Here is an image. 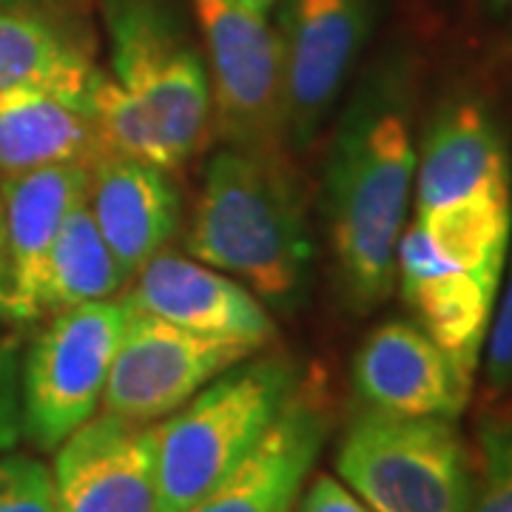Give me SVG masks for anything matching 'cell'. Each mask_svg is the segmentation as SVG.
Returning <instances> with one entry per match:
<instances>
[{
    "label": "cell",
    "mask_w": 512,
    "mask_h": 512,
    "mask_svg": "<svg viewBox=\"0 0 512 512\" xmlns=\"http://www.w3.org/2000/svg\"><path fill=\"white\" fill-rule=\"evenodd\" d=\"M413 183V83L402 60H387L353 94L325 171L330 248L353 311H373L393 293Z\"/></svg>",
    "instance_id": "obj_1"
},
{
    "label": "cell",
    "mask_w": 512,
    "mask_h": 512,
    "mask_svg": "<svg viewBox=\"0 0 512 512\" xmlns=\"http://www.w3.org/2000/svg\"><path fill=\"white\" fill-rule=\"evenodd\" d=\"M185 248L239 279L271 308L302 296L311 237L299 188L282 154L222 148L205 168Z\"/></svg>",
    "instance_id": "obj_2"
},
{
    "label": "cell",
    "mask_w": 512,
    "mask_h": 512,
    "mask_svg": "<svg viewBox=\"0 0 512 512\" xmlns=\"http://www.w3.org/2000/svg\"><path fill=\"white\" fill-rule=\"evenodd\" d=\"M302 387L288 356L245 359L157 421L160 512H183L274 427Z\"/></svg>",
    "instance_id": "obj_3"
},
{
    "label": "cell",
    "mask_w": 512,
    "mask_h": 512,
    "mask_svg": "<svg viewBox=\"0 0 512 512\" xmlns=\"http://www.w3.org/2000/svg\"><path fill=\"white\" fill-rule=\"evenodd\" d=\"M336 476L373 512H470L476 461L453 419L367 410L336 450Z\"/></svg>",
    "instance_id": "obj_4"
},
{
    "label": "cell",
    "mask_w": 512,
    "mask_h": 512,
    "mask_svg": "<svg viewBox=\"0 0 512 512\" xmlns=\"http://www.w3.org/2000/svg\"><path fill=\"white\" fill-rule=\"evenodd\" d=\"M103 20L111 77L143 106L177 168L211 126L205 60L168 0H103Z\"/></svg>",
    "instance_id": "obj_5"
},
{
    "label": "cell",
    "mask_w": 512,
    "mask_h": 512,
    "mask_svg": "<svg viewBox=\"0 0 512 512\" xmlns=\"http://www.w3.org/2000/svg\"><path fill=\"white\" fill-rule=\"evenodd\" d=\"M126 325V302H89L40 330L20 370L23 433L52 453L77 427L97 416L111 362Z\"/></svg>",
    "instance_id": "obj_6"
},
{
    "label": "cell",
    "mask_w": 512,
    "mask_h": 512,
    "mask_svg": "<svg viewBox=\"0 0 512 512\" xmlns=\"http://www.w3.org/2000/svg\"><path fill=\"white\" fill-rule=\"evenodd\" d=\"M200 26L211 114L228 148L282 154L285 74L282 43L268 18L254 15L239 0H191Z\"/></svg>",
    "instance_id": "obj_7"
},
{
    "label": "cell",
    "mask_w": 512,
    "mask_h": 512,
    "mask_svg": "<svg viewBox=\"0 0 512 512\" xmlns=\"http://www.w3.org/2000/svg\"><path fill=\"white\" fill-rule=\"evenodd\" d=\"M254 345L177 328L126 305L103 407L134 421H163L225 370L251 359Z\"/></svg>",
    "instance_id": "obj_8"
},
{
    "label": "cell",
    "mask_w": 512,
    "mask_h": 512,
    "mask_svg": "<svg viewBox=\"0 0 512 512\" xmlns=\"http://www.w3.org/2000/svg\"><path fill=\"white\" fill-rule=\"evenodd\" d=\"M373 0H279L288 146L308 148L370 35Z\"/></svg>",
    "instance_id": "obj_9"
},
{
    "label": "cell",
    "mask_w": 512,
    "mask_h": 512,
    "mask_svg": "<svg viewBox=\"0 0 512 512\" xmlns=\"http://www.w3.org/2000/svg\"><path fill=\"white\" fill-rule=\"evenodd\" d=\"M57 512H160L157 421L100 413L55 450Z\"/></svg>",
    "instance_id": "obj_10"
},
{
    "label": "cell",
    "mask_w": 512,
    "mask_h": 512,
    "mask_svg": "<svg viewBox=\"0 0 512 512\" xmlns=\"http://www.w3.org/2000/svg\"><path fill=\"white\" fill-rule=\"evenodd\" d=\"M128 308L151 313L177 328L262 348L276 336L268 305L239 279L194 256L160 254L131 276Z\"/></svg>",
    "instance_id": "obj_11"
},
{
    "label": "cell",
    "mask_w": 512,
    "mask_h": 512,
    "mask_svg": "<svg viewBox=\"0 0 512 512\" xmlns=\"http://www.w3.org/2000/svg\"><path fill=\"white\" fill-rule=\"evenodd\" d=\"M396 279L407 308L458 373L473 382L490 336L498 291L447 262L419 222L404 225L396 248Z\"/></svg>",
    "instance_id": "obj_12"
},
{
    "label": "cell",
    "mask_w": 512,
    "mask_h": 512,
    "mask_svg": "<svg viewBox=\"0 0 512 512\" xmlns=\"http://www.w3.org/2000/svg\"><path fill=\"white\" fill-rule=\"evenodd\" d=\"M353 387L376 413L456 421L470 402L473 382L416 322L396 319L373 330L356 350Z\"/></svg>",
    "instance_id": "obj_13"
},
{
    "label": "cell",
    "mask_w": 512,
    "mask_h": 512,
    "mask_svg": "<svg viewBox=\"0 0 512 512\" xmlns=\"http://www.w3.org/2000/svg\"><path fill=\"white\" fill-rule=\"evenodd\" d=\"M328 439V410L299 393L237 467L183 512H293Z\"/></svg>",
    "instance_id": "obj_14"
},
{
    "label": "cell",
    "mask_w": 512,
    "mask_h": 512,
    "mask_svg": "<svg viewBox=\"0 0 512 512\" xmlns=\"http://www.w3.org/2000/svg\"><path fill=\"white\" fill-rule=\"evenodd\" d=\"M6 208V316L32 322L43 316V285L57 231L89 191L86 165H46L35 171L3 174Z\"/></svg>",
    "instance_id": "obj_15"
},
{
    "label": "cell",
    "mask_w": 512,
    "mask_h": 512,
    "mask_svg": "<svg viewBox=\"0 0 512 512\" xmlns=\"http://www.w3.org/2000/svg\"><path fill=\"white\" fill-rule=\"evenodd\" d=\"M416 214L481 194H512L501 126L478 97H453L427 123L416 151Z\"/></svg>",
    "instance_id": "obj_16"
},
{
    "label": "cell",
    "mask_w": 512,
    "mask_h": 512,
    "mask_svg": "<svg viewBox=\"0 0 512 512\" xmlns=\"http://www.w3.org/2000/svg\"><path fill=\"white\" fill-rule=\"evenodd\" d=\"M89 208L128 279L180 225V191L168 171L123 154H100L89 165Z\"/></svg>",
    "instance_id": "obj_17"
},
{
    "label": "cell",
    "mask_w": 512,
    "mask_h": 512,
    "mask_svg": "<svg viewBox=\"0 0 512 512\" xmlns=\"http://www.w3.org/2000/svg\"><path fill=\"white\" fill-rule=\"evenodd\" d=\"M103 154L86 103L49 89L0 92V174L89 165Z\"/></svg>",
    "instance_id": "obj_18"
},
{
    "label": "cell",
    "mask_w": 512,
    "mask_h": 512,
    "mask_svg": "<svg viewBox=\"0 0 512 512\" xmlns=\"http://www.w3.org/2000/svg\"><path fill=\"white\" fill-rule=\"evenodd\" d=\"M100 66L72 32L29 9H0V92L49 89L86 103Z\"/></svg>",
    "instance_id": "obj_19"
},
{
    "label": "cell",
    "mask_w": 512,
    "mask_h": 512,
    "mask_svg": "<svg viewBox=\"0 0 512 512\" xmlns=\"http://www.w3.org/2000/svg\"><path fill=\"white\" fill-rule=\"evenodd\" d=\"M447 262L501 288L512 245V194H481L413 214Z\"/></svg>",
    "instance_id": "obj_20"
},
{
    "label": "cell",
    "mask_w": 512,
    "mask_h": 512,
    "mask_svg": "<svg viewBox=\"0 0 512 512\" xmlns=\"http://www.w3.org/2000/svg\"><path fill=\"white\" fill-rule=\"evenodd\" d=\"M126 282V271L94 220L89 208V191H86V197L74 202V208L66 214L52 245L43 299H40L43 313L103 302L111 299Z\"/></svg>",
    "instance_id": "obj_21"
},
{
    "label": "cell",
    "mask_w": 512,
    "mask_h": 512,
    "mask_svg": "<svg viewBox=\"0 0 512 512\" xmlns=\"http://www.w3.org/2000/svg\"><path fill=\"white\" fill-rule=\"evenodd\" d=\"M86 111L100 137L103 154H123L174 171V163L143 106L103 69L97 72L89 89Z\"/></svg>",
    "instance_id": "obj_22"
},
{
    "label": "cell",
    "mask_w": 512,
    "mask_h": 512,
    "mask_svg": "<svg viewBox=\"0 0 512 512\" xmlns=\"http://www.w3.org/2000/svg\"><path fill=\"white\" fill-rule=\"evenodd\" d=\"M481 464L470 512H512V419L481 430Z\"/></svg>",
    "instance_id": "obj_23"
},
{
    "label": "cell",
    "mask_w": 512,
    "mask_h": 512,
    "mask_svg": "<svg viewBox=\"0 0 512 512\" xmlns=\"http://www.w3.org/2000/svg\"><path fill=\"white\" fill-rule=\"evenodd\" d=\"M0 512H57L52 467L23 453H0Z\"/></svg>",
    "instance_id": "obj_24"
},
{
    "label": "cell",
    "mask_w": 512,
    "mask_h": 512,
    "mask_svg": "<svg viewBox=\"0 0 512 512\" xmlns=\"http://www.w3.org/2000/svg\"><path fill=\"white\" fill-rule=\"evenodd\" d=\"M484 376L487 387L493 393L512 390V245H510V268H507V285L501 299L495 302L493 325L484 345Z\"/></svg>",
    "instance_id": "obj_25"
},
{
    "label": "cell",
    "mask_w": 512,
    "mask_h": 512,
    "mask_svg": "<svg viewBox=\"0 0 512 512\" xmlns=\"http://www.w3.org/2000/svg\"><path fill=\"white\" fill-rule=\"evenodd\" d=\"M23 436L20 367L12 348H0V453H9Z\"/></svg>",
    "instance_id": "obj_26"
},
{
    "label": "cell",
    "mask_w": 512,
    "mask_h": 512,
    "mask_svg": "<svg viewBox=\"0 0 512 512\" xmlns=\"http://www.w3.org/2000/svg\"><path fill=\"white\" fill-rule=\"evenodd\" d=\"M302 512H373L345 481L336 476H316L305 487Z\"/></svg>",
    "instance_id": "obj_27"
},
{
    "label": "cell",
    "mask_w": 512,
    "mask_h": 512,
    "mask_svg": "<svg viewBox=\"0 0 512 512\" xmlns=\"http://www.w3.org/2000/svg\"><path fill=\"white\" fill-rule=\"evenodd\" d=\"M245 9H251L254 15H262V18H268L271 12H274V6L279 0H239Z\"/></svg>",
    "instance_id": "obj_28"
},
{
    "label": "cell",
    "mask_w": 512,
    "mask_h": 512,
    "mask_svg": "<svg viewBox=\"0 0 512 512\" xmlns=\"http://www.w3.org/2000/svg\"><path fill=\"white\" fill-rule=\"evenodd\" d=\"M6 254V208H3V191H0V256ZM3 265V259H0Z\"/></svg>",
    "instance_id": "obj_29"
},
{
    "label": "cell",
    "mask_w": 512,
    "mask_h": 512,
    "mask_svg": "<svg viewBox=\"0 0 512 512\" xmlns=\"http://www.w3.org/2000/svg\"><path fill=\"white\" fill-rule=\"evenodd\" d=\"M0 316H6V271L0 265Z\"/></svg>",
    "instance_id": "obj_30"
},
{
    "label": "cell",
    "mask_w": 512,
    "mask_h": 512,
    "mask_svg": "<svg viewBox=\"0 0 512 512\" xmlns=\"http://www.w3.org/2000/svg\"><path fill=\"white\" fill-rule=\"evenodd\" d=\"M512 0H493V6L495 9H504V6H510Z\"/></svg>",
    "instance_id": "obj_31"
},
{
    "label": "cell",
    "mask_w": 512,
    "mask_h": 512,
    "mask_svg": "<svg viewBox=\"0 0 512 512\" xmlns=\"http://www.w3.org/2000/svg\"><path fill=\"white\" fill-rule=\"evenodd\" d=\"M0 3H15V0H0Z\"/></svg>",
    "instance_id": "obj_32"
}]
</instances>
